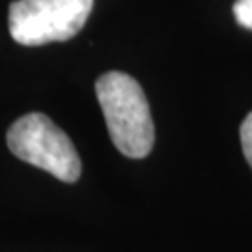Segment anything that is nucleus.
<instances>
[{"label": "nucleus", "mask_w": 252, "mask_h": 252, "mask_svg": "<svg viewBox=\"0 0 252 252\" xmlns=\"http://www.w3.org/2000/svg\"><path fill=\"white\" fill-rule=\"evenodd\" d=\"M94 0H15L9 4V36L19 45L67 41L90 17Z\"/></svg>", "instance_id": "3"}, {"label": "nucleus", "mask_w": 252, "mask_h": 252, "mask_svg": "<svg viewBox=\"0 0 252 252\" xmlns=\"http://www.w3.org/2000/svg\"><path fill=\"white\" fill-rule=\"evenodd\" d=\"M6 142L17 159L53 174L63 183H75L81 178V157L69 136L41 112H30L13 122Z\"/></svg>", "instance_id": "2"}, {"label": "nucleus", "mask_w": 252, "mask_h": 252, "mask_svg": "<svg viewBox=\"0 0 252 252\" xmlns=\"http://www.w3.org/2000/svg\"><path fill=\"white\" fill-rule=\"evenodd\" d=\"M95 95L118 152L131 159L150 155L155 127L142 86L127 73L108 71L95 82Z\"/></svg>", "instance_id": "1"}, {"label": "nucleus", "mask_w": 252, "mask_h": 252, "mask_svg": "<svg viewBox=\"0 0 252 252\" xmlns=\"http://www.w3.org/2000/svg\"><path fill=\"white\" fill-rule=\"evenodd\" d=\"M234 15L241 27L252 30V0H237L234 4Z\"/></svg>", "instance_id": "5"}, {"label": "nucleus", "mask_w": 252, "mask_h": 252, "mask_svg": "<svg viewBox=\"0 0 252 252\" xmlns=\"http://www.w3.org/2000/svg\"><path fill=\"white\" fill-rule=\"evenodd\" d=\"M239 135H241V146H243L245 159H247L249 166L252 168V112L247 114V118L243 120Z\"/></svg>", "instance_id": "4"}]
</instances>
